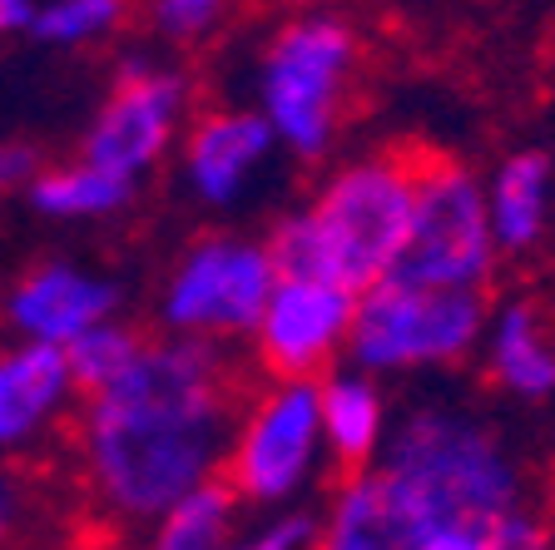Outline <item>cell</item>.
<instances>
[{"instance_id": "cell-6", "label": "cell", "mask_w": 555, "mask_h": 550, "mask_svg": "<svg viewBox=\"0 0 555 550\" xmlns=\"http://www.w3.org/2000/svg\"><path fill=\"white\" fill-rule=\"evenodd\" d=\"M327 471L318 382H263L243 397L223 451L219 482L238 496V506L293 511L312 482Z\"/></svg>"}, {"instance_id": "cell-11", "label": "cell", "mask_w": 555, "mask_h": 550, "mask_svg": "<svg viewBox=\"0 0 555 550\" xmlns=\"http://www.w3.org/2000/svg\"><path fill=\"white\" fill-rule=\"evenodd\" d=\"M109 318H119V283L75 258L30 264L0 303V322L15 343H40L55 353Z\"/></svg>"}, {"instance_id": "cell-25", "label": "cell", "mask_w": 555, "mask_h": 550, "mask_svg": "<svg viewBox=\"0 0 555 550\" xmlns=\"http://www.w3.org/2000/svg\"><path fill=\"white\" fill-rule=\"evenodd\" d=\"M491 550H555V526L545 511L526 506L491 530Z\"/></svg>"}, {"instance_id": "cell-26", "label": "cell", "mask_w": 555, "mask_h": 550, "mask_svg": "<svg viewBox=\"0 0 555 550\" xmlns=\"http://www.w3.org/2000/svg\"><path fill=\"white\" fill-rule=\"evenodd\" d=\"M46 159L35 144L25 139H0V194H25L35 179H40Z\"/></svg>"}, {"instance_id": "cell-14", "label": "cell", "mask_w": 555, "mask_h": 550, "mask_svg": "<svg viewBox=\"0 0 555 550\" xmlns=\"http://www.w3.org/2000/svg\"><path fill=\"white\" fill-rule=\"evenodd\" d=\"M481 367L506 397L545 401L555 397V322L541 303L506 298L486 312Z\"/></svg>"}, {"instance_id": "cell-22", "label": "cell", "mask_w": 555, "mask_h": 550, "mask_svg": "<svg viewBox=\"0 0 555 550\" xmlns=\"http://www.w3.org/2000/svg\"><path fill=\"white\" fill-rule=\"evenodd\" d=\"M144 21H150V35L159 46L194 50V46H208L223 30L229 5L223 0H154L150 11H144Z\"/></svg>"}, {"instance_id": "cell-9", "label": "cell", "mask_w": 555, "mask_h": 550, "mask_svg": "<svg viewBox=\"0 0 555 550\" xmlns=\"http://www.w3.org/2000/svg\"><path fill=\"white\" fill-rule=\"evenodd\" d=\"M189 119H194V85L179 69V60L139 50L115 69L80 139V159L139 189L169 154H179Z\"/></svg>"}, {"instance_id": "cell-21", "label": "cell", "mask_w": 555, "mask_h": 550, "mask_svg": "<svg viewBox=\"0 0 555 550\" xmlns=\"http://www.w3.org/2000/svg\"><path fill=\"white\" fill-rule=\"evenodd\" d=\"M125 21L129 5L119 0H46V5H35V21L25 35L50 50H85L119 35Z\"/></svg>"}, {"instance_id": "cell-19", "label": "cell", "mask_w": 555, "mask_h": 550, "mask_svg": "<svg viewBox=\"0 0 555 550\" xmlns=\"http://www.w3.org/2000/svg\"><path fill=\"white\" fill-rule=\"evenodd\" d=\"M139 189L125 179H115V174H104L100 164L90 159H65V164H46L40 169V179L25 189V199H30L35 214L46 218H60V223H80V218H109L119 214V208H129V199H134Z\"/></svg>"}, {"instance_id": "cell-1", "label": "cell", "mask_w": 555, "mask_h": 550, "mask_svg": "<svg viewBox=\"0 0 555 550\" xmlns=\"http://www.w3.org/2000/svg\"><path fill=\"white\" fill-rule=\"evenodd\" d=\"M238 407V367L223 347L150 337L125 378L75 412V457L94 516L144 530L173 501L219 482Z\"/></svg>"}, {"instance_id": "cell-28", "label": "cell", "mask_w": 555, "mask_h": 550, "mask_svg": "<svg viewBox=\"0 0 555 550\" xmlns=\"http://www.w3.org/2000/svg\"><path fill=\"white\" fill-rule=\"evenodd\" d=\"M30 21H35L30 0H0V40H5V35H25Z\"/></svg>"}, {"instance_id": "cell-4", "label": "cell", "mask_w": 555, "mask_h": 550, "mask_svg": "<svg viewBox=\"0 0 555 550\" xmlns=\"http://www.w3.org/2000/svg\"><path fill=\"white\" fill-rule=\"evenodd\" d=\"M362 35L337 11H302L268 30L254 60V110L273 129L278 154L323 164L347 125Z\"/></svg>"}, {"instance_id": "cell-24", "label": "cell", "mask_w": 555, "mask_h": 550, "mask_svg": "<svg viewBox=\"0 0 555 550\" xmlns=\"http://www.w3.org/2000/svg\"><path fill=\"white\" fill-rule=\"evenodd\" d=\"M30 511H35V496H30L25 471H15L11 461H0V550H11L25 536Z\"/></svg>"}, {"instance_id": "cell-16", "label": "cell", "mask_w": 555, "mask_h": 550, "mask_svg": "<svg viewBox=\"0 0 555 550\" xmlns=\"http://www.w3.org/2000/svg\"><path fill=\"white\" fill-rule=\"evenodd\" d=\"M318 417H323L327 466H337L343 476L377 466L397 422L387 387L358 367H337L318 382Z\"/></svg>"}, {"instance_id": "cell-27", "label": "cell", "mask_w": 555, "mask_h": 550, "mask_svg": "<svg viewBox=\"0 0 555 550\" xmlns=\"http://www.w3.org/2000/svg\"><path fill=\"white\" fill-rule=\"evenodd\" d=\"M422 550H491V530H427Z\"/></svg>"}, {"instance_id": "cell-13", "label": "cell", "mask_w": 555, "mask_h": 550, "mask_svg": "<svg viewBox=\"0 0 555 550\" xmlns=\"http://www.w3.org/2000/svg\"><path fill=\"white\" fill-rule=\"evenodd\" d=\"M80 412L65 353L40 343H0V461L46 447L50 436Z\"/></svg>"}, {"instance_id": "cell-3", "label": "cell", "mask_w": 555, "mask_h": 550, "mask_svg": "<svg viewBox=\"0 0 555 550\" xmlns=\"http://www.w3.org/2000/svg\"><path fill=\"white\" fill-rule=\"evenodd\" d=\"M416 159L402 150H367L333 164L308 204L283 214L268 233L278 278H323L367 293L392 273L416 194Z\"/></svg>"}, {"instance_id": "cell-15", "label": "cell", "mask_w": 555, "mask_h": 550, "mask_svg": "<svg viewBox=\"0 0 555 550\" xmlns=\"http://www.w3.org/2000/svg\"><path fill=\"white\" fill-rule=\"evenodd\" d=\"M312 550H422V530L392 486L382 482V471L372 466L337 476L318 511Z\"/></svg>"}, {"instance_id": "cell-10", "label": "cell", "mask_w": 555, "mask_h": 550, "mask_svg": "<svg viewBox=\"0 0 555 550\" xmlns=\"http://www.w3.org/2000/svg\"><path fill=\"white\" fill-rule=\"evenodd\" d=\"M358 293H347L323 278H278L268 308L258 318L254 362L263 382H323L347 362Z\"/></svg>"}, {"instance_id": "cell-2", "label": "cell", "mask_w": 555, "mask_h": 550, "mask_svg": "<svg viewBox=\"0 0 555 550\" xmlns=\"http://www.w3.org/2000/svg\"><path fill=\"white\" fill-rule=\"evenodd\" d=\"M416 530H496L531 506L526 466L476 407L447 397L412 401L377 461Z\"/></svg>"}, {"instance_id": "cell-7", "label": "cell", "mask_w": 555, "mask_h": 550, "mask_svg": "<svg viewBox=\"0 0 555 550\" xmlns=\"http://www.w3.org/2000/svg\"><path fill=\"white\" fill-rule=\"evenodd\" d=\"M278 283L273 253L263 239L243 233H198L169 264L154 303L159 337L223 347L248 343Z\"/></svg>"}, {"instance_id": "cell-12", "label": "cell", "mask_w": 555, "mask_h": 550, "mask_svg": "<svg viewBox=\"0 0 555 550\" xmlns=\"http://www.w3.org/2000/svg\"><path fill=\"white\" fill-rule=\"evenodd\" d=\"M278 159V139L254 104H214L189 119L179 139V174L194 204L238 208L258 189L268 164Z\"/></svg>"}, {"instance_id": "cell-17", "label": "cell", "mask_w": 555, "mask_h": 550, "mask_svg": "<svg viewBox=\"0 0 555 550\" xmlns=\"http://www.w3.org/2000/svg\"><path fill=\"white\" fill-rule=\"evenodd\" d=\"M486 223L501 258L535 253L551 239L555 218V159L545 150H511L496 169L481 179Z\"/></svg>"}, {"instance_id": "cell-23", "label": "cell", "mask_w": 555, "mask_h": 550, "mask_svg": "<svg viewBox=\"0 0 555 550\" xmlns=\"http://www.w3.org/2000/svg\"><path fill=\"white\" fill-rule=\"evenodd\" d=\"M312 536H318V516L293 506V511H268L248 521L229 550H312Z\"/></svg>"}, {"instance_id": "cell-18", "label": "cell", "mask_w": 555, "mask_h": 550, "mask_svg": "<svg viewBox=\"0 0 555 550\" xmlns=\"http://www.w3.org/2000/svg\"><path fill=\"white\" fill-rule=\"evenodd\" d=\"M238 530H243L238 496L223 482H208L139 530V550H229Z\"/></svg>"}, {"instance_id": "cell-8", "label": "cell", "mask_w": 555, "mask_h": 550, "mask_svg": "<svg viewBox=\"0 0 555 550\" xmlns=\"http://www.w3.org/2000/svg\"><path fill=\"white\" fill-rule=\"evenodd\" d=\"M496 264L501 253L496 239H491V223H486L481 174H472L456 159L422 154L416 159V194H412V218H406V239L387 278L486 298V287L496 278Z\"/></svg>"}, {"instance_id": "cell-5", "label": "cell", "mask_w": 555, "mask_h": 550, "mask_svg": "<svg viewBox=\"0 0 555 550\" xmlns=\"http://www.w3.org/2000/svg\"><path fill=\"white\" fill-rule=\"evenodd\" d=\"M486 312L491 303L472 293H441L416 287L402 278H382L358 293L347 367L367 378H416V372H447L481 353Z\"/></svg>"}, {"instance_id": "cell-20", "label": "cell", "mask_w": 555, "mask_h": 550, "mask_svg": "<svg viewBox=\"0 0 555 550\" xmlns=\"http://www.w3.org/2000/svg\"><path fill=\"white\" fill-rule=\"evenodd\" d=\"M144 347H150V337L125 318H109V322H100V328H90L85 337H75V343L65 347V367H69V382H75L80 401L104 387H115L129 367L139 362Z\"/></svg>"}]
</instances>
